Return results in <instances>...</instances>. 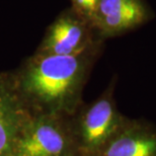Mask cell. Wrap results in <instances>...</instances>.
<instances>
[{
	"instance_id": "cell-8",
	"label": "cell",
	"mask_w": 156,
	"mask_h": 156,
	"mask_svg": "<svg viewBox=\"0 0 156 156\" xmlns=\"http://www.w3.org/2000/svg\"><path fill=\"white\" fill-rule=\"evenodd\" d=\"M72 2L77 13H79L81 16L85 17L86 20L90 21V18L95 10L98 0H72Z\"/></svg>"
},
{
	"instance_id": "cell-6",
	"label": "cell",
	"mask_w": 156,
	"mask_h": 156,
	"mask_svg": "<svg viewBox=\"0 0 156 156\" xmlns=\"http://www.w3.org/2000/svg\"><path fill=\"white\" fill-rule=\"evenodd\" d=\"M80 153L75 139L57 126L41 124L20 139L17 156H75Z\"/></svg>"
},
{
	"instance_id": "cell-2",
	"label": "cell",
	"mask_w": 156,
	"mask_h": 156,
	"mask_svg": "<svg viewBox=\"0 0 156 156\" xmlns=\"http://www.w3.org/2000/svg\"><path fill=\"white\" fill-rule=\"evenodd\" d=\"M125 120L117 111L110 93L89 105L81 115L75 137L80 155L91 156L98 151Z\"/></svg>"
},
{
	"instance_id": "cell-4",
	"label": "cell",
	"mask_w": 156,
	"mask_h": 156,
	"mask_svg": "<svg viewBox=\"0 0 156 156\" xmlns=\"http://www.w3.org/2000/svg\"><path fill=\"white\" fill-rule=\"evenodd\" d=\"M91 156H156V126L126 118L111 139Z\"/></svg>"
},
{
	"instance_id": "cell-3",
	"label": "cell",
	"mask_w": 156,
	"mask_h": 156,
	"mask_svg": "<svg viewBox=\"0 0 156 156\" xmlns=\"http://www.w3.org/2000/svg\"><path fill=\"white\" fill-rule=\"evenodd\" d=\"M152 17L144 0H98L90 23L101 36L112 37L136 29Z\"/></svg>"
},
{
	"instance_id": "cell-5",
	"label": "cell",
	"mask_w": 156,
	"mask_h": 156,
	"mask_svg": "<svg viewBox=\"0 0 156 156\" xmlns=\"http://www.w3.org/2000/svg\"><path fill=\"white\" fill-rule=\"evenodd\" d=\"M88 20L79 13L61 16L50 30L45 50L50 55H74L91 48Z\"/></svg>"
},
{
	"instance_id": "cell-1",
	"label": "cell",
	"mask_w": 156,
	"mask_h": 156,
	"mask_svg": "<svg viewBox=\"0 0 156 156\" xmlns=\"http://www.w3.org/2000/svg\"><path fill=\"white\" fill-rule=\"evenodd\" d=\"M91 57V48L74 55H50L27 73V90L41 101L57 105L75 102Z\"/></svg>"
},
{
	"instance_id": "cell-7",
	"label": "cell",
	"mask_w": 156,
	"mask_h": 156,
	"mask_svg": "<svg viewBox=\"0 0 156 156\" xmlns=\"http://www.w3.org/2000/svg\"><path fill=\"white\" fill-rule=\"evenodd\" d=\"M10 136V126H9L7 118L5 116L2 105L0 104V154L5 152L9 148Z\"/></svg>"
}]
</instances>
